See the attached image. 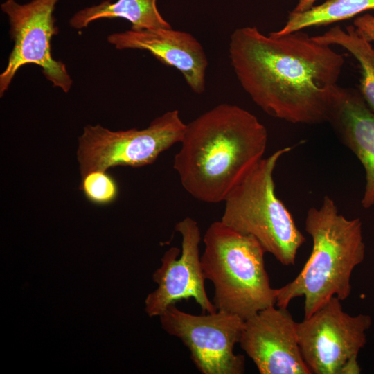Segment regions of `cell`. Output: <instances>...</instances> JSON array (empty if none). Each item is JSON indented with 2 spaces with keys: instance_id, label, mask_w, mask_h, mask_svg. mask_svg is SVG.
<instances>
[{
  "instance_id": "cell-1",
  "label": "cell",
  "mask_w": 374,
  "mask_h": 374,
  "mask_svg": "<svg viewBox=\"0 0 374 374\" xmlns=\"http://www.w3.org/2000/svg\"><path fill=\"white\" fill-rule=\"evenodd\" d=\"M231 65L242 89L270 116L292 123L327 122L344 55L302 30L262 34L255 26L230 37Z\"/></svg>"
},
{
  "instance_id": "cell-2",
  "label": "cell",
  "mask_w": 374,
  "mask_h": 374,
  "mask_svg": "<svg viewBox=\"0 0 374 374\" xmlns=\"http://www.w3.org/2000/svg\"><path fill=\"white\" fill-rule=\"evenodd\" d=\"M267 137L255 115L236 105L219 104L186 124L173 168L191 196L224 202L263 158Z\"/></svg>"
},
{
  "instance_id": "cell-3",
  "label": "cell",
  "mask_w": 374,
  "mask_h": 374,
  "mask_svg": "<svg viewBox=\"0 0 374 374\" xmlns=\"http://www.w3.org/2000/svg\"><path fill=\"white\" fill-rule=\"evenodd\" d=\"M305 231L312 240V252L298 276L277 288L276 306L287 308L304 296V318L311 316L331 297L346 300L350 294L352 273L365 256L362 223L347 219L326 195L318 208H310Z\"/></svg>"
},
{
  "instance_id": "cell-4",
  "label": "cell",
  "mask_w": 374,
  "mask_h": 374,
  "mask_svg": "<svg viewBox=\"0 0 374 374\" xmlns=\"http://www.w3.org/2000/svg\"><path fill=\"white\" fill-rule=\"evenodd\" d=\"M201 256L206 279L214 287L213 303L244 321L276 305L277 289L270 285L260 242L221 220L213 222L204 236Z\"/></svg>"
},
{
  "instance_id": "cell-5",
  "label": "cell",
  "mask_w": 374,
  "mask_h": 374,
  "mask_svg": "<svg viewBox=\"0 0 374 374\" xmlns=\"http://www.w3.org/2000/svg\"><path fill=\"white\" fill-rule=\"evenodd\" d=\"M292 149L283 148L262 158L226 197L221 218L233 229L254 237L284 266L295 264L298 250L305 241L275 192V168Z\"/></svg>"
},
{
  "instance_id": "cell-6",
  "label": "cell",
  "mask_w": 374,
  "mask_h": 374,
  "mask_svg": "<svg viewBox=\"0 0 374 374\" xmlns=\"http://www.w3.org/2000/svg\"><path fill=\"white\" fill-rule=\"evenodd\" d=\"M186 127L177 109L157 116L143 130L112 131L99 124L88 125L79 137L77 152L81 177L118 166L151 164L161 152L181 143Z\"/></svg>"
},
{
  "instance_id": "cell-7",
  "label": "cell",
  "mask_w": 374,
  "mask_h": 374,
  "mask_svg": "<svg viewBox=\"0 0 374 374\" xmlns=\"http://www.w3.org/2000/svg\"><path fill=\"white\" fill-rule=\"evenodd\" d=\"M370 315L352 316L331 297L311 316L296 322L301 353L311 373L357 374L359 350L366 345Z\"/></svg>"
},
{
  "instance_id": "cell-8",
  "label": "cell",
  "mask_w": 374,
  "mask_h": 374,
  "mask_svg": "<svg viewBox=\"0 0 374 374\" xmlns=\"http://www.w3.org/2000/svg\"><path fill=\"white\" fill-rule=\"evenodd\" d=\"M60 0H31L19 3L16 0H6L1 4L7 16L10 36L13 47L7 65L0 74V96L9 88L20 68L35 64L53 87L67 93L73 80L64 63L53 58L51 39L59 33L55 25L54 11Z\"/></svg>"
},
{
  "instance_id": "cell-9",
  "label": "cell",
  "mask_w": 374,
  "mask_h": 374,
  "mask_svg": "<svg viewBox=\"0 0 374 374\" xmlns=\"http://www.w3.org/2000/svg\"><path fill=\"white\" fill-rule=\"evenodd\" d=\"M162 328L179 338L202 374H242L244 357L233 352L244 321L228 312L217 310L195 315L170 305L160 316Z\"/></svg>"
},
{
  "instance_id": "cell-10",
  "label": "cell",
  "mask_w": 374,
  "mask_h": 374,
  "mask_svg": "<svg viewBox=\"0 0 374 374\" xmlns=\"http://www.w3.org/2000/svg\"><path fill=\"white\" fill-rule=\"evenodd\" d=\"M175 230L181 236V249L171 247L164 253L161 267L152 275L158 286L146 297L145 310L150 317H159L170 305L192 298L204 313L214 312L217 310L205 290L199 225L187 217L176 224Z\"/></svg>"
},
{
  "instance_id": "cell-11",
  "label": "cell",
  "mask_w": 374,
  "mask_h": 374,
  "mask_svg": "<svg viewBox=\"0 0 374 374\" xmlns=\"http://www.w3.org/2000/svg\"><path fill=\"white\" fill-rule=\"evenodd\" d=\"M266 308L244 322L239 344L260 374H311L287 308Z\"/></svg>"
},
{
  "instance_id": "cell-12",
  "label": "cell",
  "mask_w": 374,
  "mask_h": 374,
  "mask_svg": "<svg viewBox=\"0 0 374 374\" xmlns=\"http://www.w3.org/2000/svg\"><path fill=\"white\" fill-rule=\"evenodd\" d=\"M118 50L138 49L149 52L162 64L180 71L191 90L201 94L206 88L208 64L203 46L191 34L170 28L129 30L107 36Z\"/></svg>"
},
{
  "instance_id": "cell-13",
  "label": "cell",
  "mask_w": 374,
  "mask_h": 374,
  "mask_svg": "<svg viewBox=\"0 0 374 374\" xmlns=\"http://www.w3.org/2000/svg\"><path fill=\"white\" fill-rule=\"evenodd\" d=\"M337 137L362 164L365 187L361 204L374 205V113L359 89L336 84L332 93L328 120Z\"/></svg>"
},
{
  "instance_id": "cell-14",
  "label": "cell",
  "mask_w": 374,
  "mask_h": 374,
  "mask_svg": "<svg viewBox=\"0 0 374 374\" xmlns=\"http://www.w3.org/2000/svg\"><path fill=\"white\" fill-rule=\"evenodd\" d=\"M116 18L129 21L134 30L172 28L160 14L157 0H105L78 10L69 19V25L78 30L98 19Z\"/></svg>"
},
{
  "instance_id": "cell-15",
  "label": "cell",
  "mask_w": 374,
  "mask_h": 374,
  "mask_svg": "<svg viewBox=\"0 0 374 374\" xmlns=\"http://www.w3.org/2000/svg\"><path fill=\"white\" fill-rule=\"evenodd\" d=\"M312 37L324 45L341 46L357 60L362 72L359 91L374 113V48L371 42L354 26H347L343 29L337 25L323 34Z\"/></svg>"
},
{
  "instance_id": "cell-16",
  "label": "cell",
  "mask_w": 374,
  "mask_h": 374,
  "mask_svg": "<svg viewBox=\"0 0 374 374\" xmlns=\"http://www.w3.org/2000/svg\"><path fill=\"white\" fill-rule=\"evenodd\" d=\"M368 10H374V0H327L303 12H291L276 35H285L313 26L344 21Z\"/></svg>"
},
{
  "instance_id": "cell-17",
  "label": "cell",
  "mask_w": 374,
  "mask_h": 374,
  "mask_svg": "<svg viewBox=\"0 0 374 374\" xmlns=\"http://www.w3.org/2000/svg\"><path fill=\"white\" fill-rule=\"evenodd\" d=\"M80 188L90 202L100 206L112 203L118 193L116 180L102 170L89 172L82 177Z\"/></svg>"
},
{
  "instance_id": "cell-18",
  "label": "cell",
  "mask_w": 374,
  "mask_h": 374,
  "mask_svg": "<svg viewBox=\"0 0 374 374\" xmlns=\"http://www.w3.org/2000/svg\"><path fill=\"white\" fill-rule=\"evenodd\" d=\"M356 30L368 41L374 42V16L364 14L353 21Z\"/></svg>"
},
{
  "instance_id": "cell-19",
  "label": "cell",
  "mask_w": 374,
  "mask_h": 374,
  "mask_svg": "<svg viewBox=\"0 0 374 374\" xmlns=\"http://www.w3.org/2000/svg\"><path fill=\"white\" fill-rule=\"evenodd\" d=\"M317 0H299L297 5L292 12H305L314 6V3Z\"/></svg>"
}]
</instances>
